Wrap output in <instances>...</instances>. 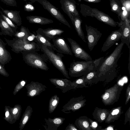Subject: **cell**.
Returning <instances> with one entry per match:
<instances>
[{
	"label": "cell",
	"mask_w": 130,
	"mask_h": 130,
	"mask_svg": "<svg viewBox=\"0 0 130 130\" xmlns=\"http://www.w3.org/2000/svg\"><path fill=\"white\" fill-rule=\"evenodd\" d=\"M64 32V31L59 29L48 28L43 29L39 28L36 31L38 33L44 36L49 41L52 40L55 37L59 36Z\"/></svg>",
	"instance_id": "obj_18"
},
{
	"label": "cell",
	"mask_w": 130,
	"mask_h": 130,
	"mask_svg": "<svg viewBox=\"0 0 130 130\" xmlns=\"http://www.w3.org/2000/svg\"><path fill=\"white\" fill-rule=\"evenodd\" d=\"M86 75H83L81 77L76 79L72 82V85L76 89L84 87H88L86 85L85 81V77Z\"/></svg>",
	"instance_id": "obj_34"
},
{
	"label": "cell",
	"mask_w": 130,
	"mask_h": 130,
	"mask_svg": "<svg viewBox=\"0 0 130 130\" xmlns=\"http://www.w3.org/2000/svg\"><path fill=\"white\" fill-rule=\"evenodd\" d=\"M6 5L13 7H17V3L15 0H0Z\"/></svg>",
	"instance_id": "obj_42"
},
{
	"label": "cell",
	"mask_w": 130,
	"mask_h": 130,
	"mask_svg": "<svg viewBox=\"0 0 130 130\" xmlns=\"http://www.w3.org/2000/svg\"><path fill=\"white\" fill-rule=\"evenodd\" d=\"M59 98L56 95L52 96L50 99L48 104V111L50 113L53 112L58 105Z\"/></svg>",
	"instance_id": "obj_32"
},
{
	"label": "cell",
	"mask_w": 130,
	"mask_h": 130,
	"mask_svg": "<svg viewBox=\"0 0 130 130\" xmlns=\"http://www.w3.org/2000/svg\"><path fill=\"white\" fill-rule=\"evenodd\" d=\"M25 11L27 12H31L34 10L35 8L31 4L27 3L25 4L24 7Z\"/></svg>",
	"instance_id": "obj_43"
},
{
	"label": "cell",
	"mask_w": 130,
	"mask_h": 130,
	"mask_svg": "<svg viewBox=\"0 0 130 130\" xmlns=\"http://www.w3.org/2000/svg\"><path fill=\"white\" fill-rule=\"evenodd\" d=\"M67 39L70 44L71 51L76 58L86 61L92 60L90 56L76 41L69 38H67Z\"/></svg>",
	"instance_id": "obj_11"
},
{
	"label": "cell",
	"mask_w": 130,
	"mask_h": 130,
	"mask_svg": "<svg viewBox=\"0 0 130 130\" xmlns=\"http://www.w3.org/2000/svg\"><path fill=\"white\" fill-rule=\"evenodd\" d=\"M104 57H102L92 61V64L93 67V71H96L100 66L104 59Z\"/></svg>",
	"instance_id": "obj_40"
},
{
	"label": "cell",
	"mask_w": 130,
	"mask_h": 130,
	"mask_svg": "<svg viewBox=\"0 0 130 130\" xmlns=\"http://www.w3.org/2000/svg\"><path fill=\"white\" fill-rule=\"evenodd\" d=\"M120 1V2L122 3V4L124 2L125 0H119Z\"/></svg>",
	"instance_id": "obj_53"
},
{
	"label": "cell",
	"mask_w": 130,
	"mask_h": 130,
	"mask_svg": "<svg viewBox=\"0 0 130 130\" xmlns=\"http://www.w3.org/2000/svg\"><path fill=\"white\" fill-rule=\"evenodd\" d=\"M38 43L40 45V50L44 53L46 57L54 66L67 78H70L68 71L60 56L55 53L53 50L48 47L40 43Z\"/></svg>",
	"instance_id": "obj_3"
},
{
	"label": "cell",
	"mask_w": 130,
	"mask_h": 130,
	"mask_svg": "<svg viewBox=\"0 0 130 130\" xmlns=\"http://www.w3.org/2000/svg\"><path fill=\"white\" fill-rule=\"evenodd\" d=\"M65 119L61 117H55L53 118H44V124L42 125L46 130H57L63 123Z\"/></svg>",
	"instance_id": "obj_19"
},
{
	"label": "cell",
	"mask_w": 130,
	"mask_h": 130,
	"mask_svg": "<svg viewBox=\"0 0 130 130\" xmlns=\"http://www.w3.org/2000/svg\"><path fill=\"white\" fill-rule=\"evenodd\" d=\"M80 13L83 16H90L91 8L89 6L83 4H80Z\"/></svg>",
	"instance_id": "obj_36"
},
{
	"label": "cell",
	"mask_w": 130,
	"mask_h": 130,
	"mask_svg": "<svg viewBox=\"0 0 130 130\" xmlns=\"http://www.w3.org/2000/svg\"><path fill=\"white\" fill-rule=\"evenodd\" d=\"M4 39L6 43L11 47V50L17 54L23 51H38L40 50L39 44L35 42H31L15 37L12 40Z\"/></svg>",
	"instance_id": "obj_2"
},
{
	"label": "cell",
	"mask_w": 130,
	"mask_h": 130,
	"mask_svg": "<svg viewBox=\"0 0 130 130\" xmlns=\"http://www.w3.org/2000/svg\"><path fill=\"white\" fill-rule=\"evenodd\" d=\"M122 32V29L121 27L119 29L112 31L103 44L101 48L102 51L105 52L107 51L116 42L120 39Z\"/></svg>",
	"instance_id": "obj_17"
},
{
	"label": "cell",
	"mask_w": 130,
	"mask_h": 130,
	"mask_svg": "<svg viewBox=\"0 0 130 130\" xmlns=\"http://www.w3.org/2000/svg\"><path fill=\"white\" fill-rule=\"evenodd\" d=\"M96 71H91L85 75V81L86 85H91L92 79L95 77L96 74Z\"/></svg>",
	"instance_id": "obj_39"
},
{
	"label": "cell",
	"mask_w": 130,
	"mask_h": 130,
	"mask_svg": "<svg viewBox=\"0 0 130 130\" xmlns=\"http://www.w3.org/2000/svg\"><path fill=\"white\" fill-rule=\"evenodd\" d=\"M110 110L108 109L96 107L92 113L93 118L98 122L101 123L105 121Z\"/></svg>",
	"instance_id": "obj_23"
},
{
	"label": "cell",
	"mask_w": 130,
	"mask_h": 130,
	"mask_svg": "<svg viewBox=\"0 0 130 130\" xmlns=\"http://www.w3.org/2000/svg\"><path fill=\"white\" fill-rule=\"evenodd\" d=\"M123 87L118 83L106 89L101 95L102 101L105 106L113 104L119 100Z\"/></svg>",
	"instance_id": "obj_6"
},
{
	"label": "cell",
	"mask_w": 130,
	"mask_h": 130,
	"mask_svg": "<svg viewBox=\"0 0 130 130\" xmlns=\"http://www.w3.org/2000/svg\"><path fill=\"white\" fill-rule=\"evenodd\" d=\"M0 9L3 13L8 17L17 26L22 24L21 18L20 14V11L5 9L0 7Z\"/></svg>",
	"instance_id": "obj_21"
},
{
	"label": "cell",
	"mask_w": 130,
	"mask_h": 130,
	"mask_svg": "<svg viewBox=\"0 0 130 130\" xmlns=\"http://www.w3.org/2000/svg\"><path fill=\"white\" fill-rule=\"evenodd\" d=\"M91 124V127L92 130H101L102 127H98V124L97 122L93 121L92 120L89 118Z\"/></svg>",
	"instance_id": "obj_45"
},
{
	"label": "cell",
	"mask_w": 130,
	"mask_h": 130,
	"mask_svg": "<svg viewBox=\"0 0 130 130\" xmlns=\"http://www.w3.org/2000/svg\"><path fill=\"white\" fill-rule=\"evenodd\" d=\"M49 80L56 88L61 89L63 93L71 90L76 89L72 86V82L67 78H51Z\"/></svg>",
	"instance_id": "obj_16"
},
{
	"label": "cell",
	"mask_w": 130,
	"mask_h": 130,
	"mask_svg": "<svg viewBox=\"0 0 130 130\" xmlns=\"http://www.w3.org/2000/svg\"><path fill=\"white\" fill-rule=\"evenodd\" d=\"M0 89H2V88L1 87V86H0Z\"/></svg>",
	"instance_id": "obj_54"
},
{
	"label": "cell",
	"mask_w": 130,
	"mask_h": 130,
	"mask_svg": "<svg viewBox=\"0 0 130 130\" xmlns=\"http://www.w3.org/2000/svg\"><path fill=\"white\" fill-rule=\"evenodd\" d=\"M36 33L35 38L38 43L46 46L53 51H56L58 52L53 44L51 43L50 41L38 33Z\"/></svg>",
	"instance_id": "obj_30"
},
{
	"label": "cell",
	"mask_w": 130,
	"mask_h": 130,
	"mask_svg": "<svg viewBox=\"0 0 130 130\" xmlns=\"http://www.w3.org/2000/svg\"><path fill=\"white\" fill-rule=\"evenodd\" d=\"M125 118L124 121V124H126L127 122H130V106L129 107L125 113Z\"/></svg>",
	"instance_id": "obj_47"
},
{
	"label": "cell",
	"mask_w": 130,
	"mask_h": 130,
	"mask_svg": "<svg viewBox=\"0 0 130 130\" xmlns=\"http://www.w3.org/2000/svg\"><path fill=\"white\" fill-rule=\"evenodd\" d=\"M0 14L3 19L15 31H17L18 27L8 17L5 15L0 9Z\"/></svg>",
	"instance_id": "obj_37"
},
{
	"label": "cell",
	"mask_w": 130,
	"mask_h": 130,
	"mask_svg": "<svg viewBox=\"0 0 130 130\" xmlns=\"http://www.w3.org/2000/svg\"><path fill=\"white\" fill-rule=\"evenodd\" d=\"M86 101V100L82 96L73 98L62 107L61 111L67 114L74 112L84 106Z\"/></svg>",
	"instance_id": "obj_8"
},
{
	"label": "cell",
	"mask_w": 130,
	"mask_h": 130,
	"mask_svg": "<svg viewBox=\"0 0 130 130\" xmlns=\"http://www.w3.org/2000/svg\"><path fill=\"white\" fill-rule=\"evenodd\" d=\"M124 44L121 42L109 55L104 58L97 69L95 76L92 80L91 85L99 81L108 82L114 78L117 74V62L122 53L121 51Z\"/></svg>",
	"instance_id": "obj_1"
},
{
	"label": "cell",
	"mask_w": 130,
	"mask_h": 130,
	"mask_svg": "<svg viewBox=\"0 0 130 130\" xmlns=\"http://www.w3.org/2000/svg\"><path fill=\"white\" fill-rule=\"evenodd\" d=\"M111 11L118 15L120 20V16L123 10V6L119 0H109Z\"/></svg>",
	"instance_id": "obj_29"
},
{
	"label": "cell",
	"mask_w": 130,
	"mask_h": 130,
	"mask_svg": "<svg viewBox=\"0 0 130 130\" xmlns=\"http://www.w3.org/2000/svg\"><path fill=\"white\" fill-rule=\"evenodd\" d=\"M52 40L53 45L58 53L72 55L71 48L63 38L59 36H57L55 37Z\"/></svg>",
	"instance_id": "obj_14"
},
{
	"label": "cell",
	"mask_w": 130,
	"mask_h": 130,
	"mask_svg": "<svg viewBox=\"0 0 130 130\" xmlns=\"http://www.w3.org/2000/svg\"><path fill=\"white\" fill-rule=\"evenodd\" d=\"M33 112L32 108L31 106H28L23 113L19 123L20 130H22L29 120Z\"/></svg>",
	"instance_id": "obj_27"
},
{
	"label": "cell",
	"mask_w": 130,
	"mask_h": 130,
	"mask_svg": "<svg viewBox=\"0 0 130 130\" xmlns=\"http://www.w3.org/2000/svg\"><path fill=\"white\" fill-rule=\"evenodd\" d=\"M92 60L74 61L70 64L69 69V75L72 77H78L86 75L93 71Z\"/></svg>",
	"instance_id": "obj_5"
},
{
	"label": "cell",
	"mask_w": 130,
	"mask_h": 130,
	"mask_svg": "<svg viewBox=\"0 0 130 130\" xmlns=\"http://www.w3.org/2000/svg\"><path fill=\"white\" fill-rule=\"evenodd\" d=\"M85 27L87 32L86 38L88 48L91 51L97 44L102 34L97 29L90 26H88L86 24Z\"/></svg>",
	"instance_id": "obj_9"
},
{
	"label": "cell",
	"mask_w": 130,
	"mask_h": 130,
	"mask_svg": "<svg viewBox=\"0 0 130 130\" xmlns=\"http://www.w3.org/2000/svg\"><path fill=\"white\" fill-rule=\"evenodd\" d=\"M125 10L130 13V0H125L122 4Z\"/></svg>",
	"instance_id": "obj_48"
},
{
	"label": "cell",
	"mask_w": 130,
	"mask_h": 130,
	"mask_svg": "<svg viewBox=\"0 0 130 130\" xmlns=\"http://www.w3.org/2000/svg\"><path fill=\"white\" fill-rule=\"evenodd\" d=\"M116 23L119 27L122 29V34L121 39V42L125 44L128 48H130V21L129 19H125L123 21H120Z\"/></svg>",
	"instance_id": "obj_13"
},
{
	"label": "cell",
	"mask_w": 130,
	"mask_h": 130,
	"mask_svg": "<svg viewBox=\"0 0 130 130\" xmlns=\"http://www.w3.org/2000/svg\"><path fill=\"white\" fill-rule=\"evenodd\" d=\"M75 125L80 130H92L89 118L86 116H82L75 121Z\"/></svg>",
	"instance_id": "obj_24"
},
{
	"label": "cell",
	"mask_w": 130,
	"mask_h": 130,
	"mask_svg": "<svg viewBox=\"0 0 130 130\" xmlns=\"http://www.w3.org/2000/svg\"><path fill=\"white\" fill-rule=\"evenodd\" d=\"M79 130L76 126L75 125L73 124L69 123L66 127L65 130Z\"/></svg>",
	"instance_id": "obj_49"
},
{
	"label": "cell",
	"mask_w": 130,
	"mask_h": 130,
	"mask_svg": "<svg viewBox=\"0 0 130 130\" xmlns=\"http://www.w3.org/2000/svg\"><path fill=\"white\" fill-rule=\"evenodd\" d=\"M35 51H23L22 54L23 59L28 65L32 67L47 71L49 69L45 60L41 56Z\"/></svg>",
	"instance_id": "obj_4"
},
{
	"label": "cell",
	"mask_w": 130,
	"mask_h": 130,
	"mask_svg": "<svg viewBox=\"0 0 130 130\" xmlns=\"http://www.w3.org/2000/svg\"><path fill=\"white\" fill-rule=\"evenodd\" d=\"M0 74L5 77H8L9 76L8 73L4 67L0 63Z\"/></svg>",
	"instance_id": "obj_46"
},
{
	"label": "cell",
	"mask_w": 130,
	"mask_h": 130,
	"mask_svg": "<svg viewBox=\"0 0 130 130\" xmlns=\"http://www.w3.org/2000/svg\"><path fill=\"white\" fill-rule=\"evenodd\" d=\"M74 21L73 24L77 33L78 35L85 43L86 41L84 33L81 27L82 21L79 16H75L73 17Z\"/></svg>",
	"instance_id": "obj_28"
},
{
	"label": "cell",
	"mask_w": 130,
	"mask_h": 130,
	"mask_svg": "<svg viewBox=\"0 0 130 130\" xmlns=\"http://www.w3.org/2000/svg\"><path fill=\"white\" fill-rule=\"evenodd\" d=\"M130 98V84L128 85L126 92V100L125 105H126L129 102Z\"/></svg>",
	"instance_id": "obj_44"
},
{
	"label": "cell",
	"mask_w": 130,
	"mask_h": 130,
	"mask_svg": "<svg viewBox=\"0 0 130 130\" xmlns=\"http://www.w3.org/2000/svg\"><path fill=\"white\" fill-rule=\"evenodd\" d=\"M31 35L27 28L22 26L21 27L20 30L17 31L14 36L19 39L27 40L28 38Z\"/></svg>",
	"instance_id": "obj_31"
},
{
	"label": "cell",
	"mask_w": 130,
	"mask_h": 130,
	"mask_svg": "<svg viewBox=\"0 0 130 130\" xmlns=\"http://www.w3.org/2000/svg\"><path fill=\"white\" fill-rule=\"evenodd\" d=\"M85 2L91 3H97L100 2L101 0H83Z\"/></svg>",
	"instance_id": "obj_51"
},
{
	"label": "cell",
	"mask_w": 130,
	"mask_h": 130,
	"mask_svg": "<svg viewBox=\"0 0 130 130\" xmlns=\"http://www.w3.org/2000/svg\"><path fill=\"white\" fill-rule=\"evenodd\" d=\"M7 44L0 37V63L3 66L12 59L10 53L6 48Z\"/></svg>",
	"instance_id": "obj_20"
},
{
	"label": "cell",
	"mask_w": 130,
	"mask_h": 130,
	"mask_svg": "<svg viewBox=\"0 0 130 130\" xmlns=\"http://www.w3.org/2000/svg\"><path fill=\"white\" fill-rule=\"evenodd\" d=\"M9 110L15 122L21 116L22 110L21 106L19 104L15 105L13 107H10Z\"/></svg>",
	"instance_id": "obj_33"
},
{
	"label": "cell",
	"mask_w": 130,
	"mask_h": 130,
	"mask_svg": "<svg viewBox=\"0 0 130 130\" xmlns=\"http://www.w3.org/2000/svg\"><path fill=\"white\" fill-rule=\"evenodd\" d=\"M130 13L125 10V8L123 7V10L120 16V21H123L125 20L127 18L129 15Z\"/></svg>",
	"instance_id": "obj_41"
},
{
	"label": "cell",
	"mask_w": 130,
	"mask_h": 130,
	"mask_svg": "<svg viewBox=\"0 0 130 130\" xmlns=\"http://www.w3.org/2000/svg\"><path fill=\"white\" fill-rule=\"evenodd\" d=\"M32 2H37L42 6L44 8L47 10L57 20L71 28L70 25L63 15L54 6L47 0H30Z\"/></svg>",
	"instance_id": "obj_7"
},
{
	"label": "cell",
	"mask_w": 130,
	"mask_h": 130,
	"mask_svg": "<svg viewBox=\"0 0 130 130\" xmlns=\"http://www.w3.org/2000/svg\"><path fill=\"white\" fill-rule=\"evenodd\" d=\"M60 2L63 10L68 15L73 23L74 17L79 16L76 9L75 1L74 0H61Z\"/></svg>",
	"instance_id": "obj_10"
},
{
	"label": "cell",
	"mask_w": 130,
	"mask_h": 130,
	"mask_svg": "<svg viewBox=\"0 0 130 130\" xmlns=\"http://www.w3.org/2000/svg\"><path fill=\"white\" fill-rule=\"evenodd\" d=\"M0 27L1 30L0 35L14 36L16 32L3 19L0 14Z\"/></svg>",
	"instance_id": "obj_25"
},
{
	"label": "cell",
	"mask_w": 130,
	"mask_h": 130,
	"mask_svg": "<svg viewBox=\"0 0 130 130\" xmlns=\"http://www.w3.org/2000/svg\"><path fill=\"white\" fill-rule=\"evenodd\" d=\"M10 106H5V107L4 111L5 116L4 119L10 124H13L15 122L13 117L11 113L9 110Z\"/></svg>",
	"instance_id": "obj_35"
},
{
	"label": "cell",
	"mask_w": 130,
	"mask_h": 130,
	"mask_svg": "<svg viewBox=\"0 0 130 130\" xmlns=\"http://www.w3.org/2000/svg\"><path fill=\"white\" fill-rule=\"evenodd\" d=\"M123 113L122 106L112 108L110 111L109 113L105 120V122L109 124L118 120Z\"/></svg>",
	"instance_id": "obj_22"
},
{
	"label": "cell",
	"mask_w": 130,
	"mask_h": 130,
	"mask_svg": "<svg viewBox=\"0 0 130 130\" xmlns=\"http://www.w3.org/2000/svg\"><path fill=\"white\" fill-rule=\"evenodd\" d=\"M129 48V59H129V62H128V71H129V74H130V48Z\"/></svg>",
	"instance_id": "obj_52"
},
{
	"label": "cell",
	"mask_w": 130,
	"mask_h": 130,
	"mask_svg": "<svg viewBox=\"0 0 130 130\" xmlns=\"http://www.w3.org/2000/svg\"><path fill=\"white\" fill-rule=\"evenodd\" d=\"M25 87L27 91V95L33 98L37 95H39L41 93L45 91L47 87L42 83L38 82L31 81Z\"/></svg>",
	"instance_id": "obj_12"
},
{
	"label": "cell",
	"mask_w": 130,
	"mask_h": 130,
	"mask_svg": "<svg viewBox=\"0 0 130 130\" xmlns=\"http://www.w3.org/2000/svg\"><path fill=\"white\" fill-rule=\"evenodd\" d=\"M90 17L95 18L100 21L111 26L118 25L116 22L108 15L95 8H92Z\"/></svg>",
	"instance_id": "obj_15"
},
{
	"label": "cell",
	"mask_w": 130,
	"mask_h": 130,
	"mask_svg": "<svg viewBox=\"0 0 130 130\" xmlns=\"http://www.w3.org/2000/svg\"><path fill=\"white\" fill-rule=\"evenodd\" d=\"M26 18L30 23L42 25L48 24L54 22L51 19L40 16L30 15L27 16Z\"/></svg>",
	"instance_id": "obj_26"
},
{
	"label": "cell",
	"mask_w": 130,
	"mask_h": 130,
	"mask_svg": "<svg viewBox=\"0 0 130 130\" xmlns=\"http://www.w3.org/2000/svg\"><path fill=\"white\" fill-rule=\"evenodd\" d=\"M115 127L114 125H109L108 126L104 128H103L101 129V130H116L114 129Z\"/></svg>",
	"instance_id": "obj_50"
},
{
	"label": "cell",
	"mask_w": 130,
	"mask_h": 130,
	"mask_svg": "<svg viewBox=\"0 0 130 130\" xmlns=\"http://www.w3.org/2000/svg\"><path fill=\"white\" fill-rule=\"evenodd\" d=\"M27 80L25 79H22L16 85L14 89L13 93L15 95L22 88L26 85Z\"/></svg>",
	"instance_id": "obj_38"
}]
</instances>
